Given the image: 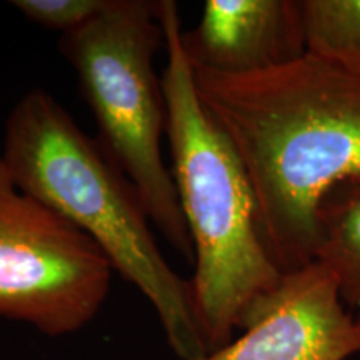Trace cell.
Segmentation results:
<instances>
[{"label":"cell","instance_id":"obj_1","mask_svg":"<svg viewBox=\"0 0 360 360\" xmlns=\"http://www.w3.org/2000/svg\"><path fill=\"white\" fill-rule=\"evenodd\" d=\"M192 79L244 165L274 262L283 274L312 264L319 205L360 175V72L305 53L244 75L192 67Z\"/></svg>","mask_w":360,"mask_h":360},{"label":"cell","instance_id":"obj_3","mask_svg":"<svg viewBox=\"0 0 360 360\" xmlns=\"http://www.w3.org/2000/svg\"><path fill=\"white\" fill-rule=\"evenodd\" d=\"M2 159L22 191L77 225L101 247L114 272L142 292L180 360L209 354L195 321L191 281L160 252L141 193L47 90H29L13 105Z\"/></svg>","mask_w":360,"mask_h":360},{"label":"cell","instance_id":"obj_6","mask_svg":"<svg viewBox=\"0 0 360 360\" xmlns=\"http://www.w3.org/2000/svg\"><path fill=\"white\" fill-rule=\"evenodd\" d=\"M240 330L199 360H347L360 354V327L342 304L335 277L319 260L283 274Z\"/></svg>","mask_w":360,"mask_h":360},{"label":"cell","instance_id":"obj_4","mask_svg":"<svg viewBox=\"0 0 360 360\" xmlns=\"http://www.w3.org/2000/svg\"><path fill=\"white\" fill-rule=\"evenodd\" d=\"M165 44L157 0H109L96 19L62 34L58 51L77 74L98 143L134 184L152 224L186 262L193 245L172 170L162 157L167 103L154 72Z\"/></svg>","mask_w":360,"mask_h":360},{"label":"cell","instance_id":"obj_2","mask_svg":"<svg viewBox=\"0 0 360 360\" xmlns=\"http://www.w3.org/2000/svg\"><path fill=\"white\" fill-rule=\"evenodd\" d=\"M167 65L162 75L175 188L193 245L191 281L195 321L207 350L233 339L247 314L281 283L260 232L257 202L247 172L193 87L184 53L177 2L157 0Z\"/></svg>","mask_w":360,"mask_h":360},{"label":"cell","instance_id":"obj_10","mask_svg":"<svg viewBox=\"0 0 360 360\" xmlns=\"http://www.w3.org/2000/svg\"><path fill=\"white\" fill-rule=\"evenodd\" d=\"M12 6L34 24L69 34L96 19L109 0H13Z\"/></svg>","mask_w":360,"mask_h":360},{"label":"cell","instance_id":"obj_7","mask_svg":"<svg viewBox=\"0 0 360 360\" xmlns=\"http://www.w3.org/2000/svg\"><path fill=\"white\" fill-rule=\"evenodd\" d=\"M188 64L244 75L305 56L300 0H207L195 29L180 34Z\"/></svg>","mask_w":360,"mask_h":360},{"label":"cell","instance_id":"obj_8","mask_svg":"<svg viewBox=\"0 0 360 360\" xmlns=\"http://www.w3.org/2000/svg\"><path fill=\"white\" fill-rule=\"evenodd\" d=\"M315 260L335 277L342 304L360 327V175L330 188L319 205Z\"/></svg>","mask_w":360,"mask_h":360},{"label":"cell","instance_id":"obj_5","mask_svg":"<svg viewBox=\"0 0 360 360\" xmlns=\"http://www.w3.org/2000/svg\"><path fill=\"white\" fill-rule=\"evenodd\" d=\"M112 274L101 247L22 191L0 155V317L49 337L75 334L101 312Z\"/></svg>","mask_w":360,"mask_h":360},{"label":"cell","instance_id":"obj_9","mask_svg":"<svg viewBox=\"0 0 360 360\" xmlns=\"http://www.w3.org/2000/svg\"><path fill=\"white\" fill-rule=\"evenodd\" d=\"M305 53L360 72V0H300Z\"/></svg>","mask_w":360,"mask_h":360}]
</instances>
